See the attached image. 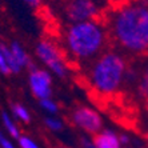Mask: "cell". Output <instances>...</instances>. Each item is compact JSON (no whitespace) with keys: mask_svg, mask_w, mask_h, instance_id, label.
<instances>
[{"mask_svg":"<svg viewBox=\"0 0 148 148\" xmlns=\"http://www.w3.org/2000/svg\"><path fill=\"white\" fill-rule=\"evenodd\" d=\"M111 32L116 44L125 51L135 55L148 52V5L127 3L116 7Z\"/></svg>","mask_w":148,"mask_h":148,"instance_id":"cell-1","label":"cell"},{"mask_svg":"<svg viewBox=\"0 0 148 148\" xmlns=\"http://www.w3.org/2000/svg\"><path fill=\"white\" fill-rule=\"evenodd\" d=\"M106 43V29L97 20L73 23L66 32L68 52L80 60L96 59V56L103 51Z\"/></svg>","mask_w":148,"mask_h":148,"instance_id":"cell-2","label":"cell"},{"mask_svg":"<svg viewBox=\"0 0 148 148\" xmlns=\"http://www.w3.org/2000/svg\"><path fill=\"white\" fill-rule=\"evenodd\" d=\"M125 59L116 52H104L95 59L90 72V82L101 95L115 93L124 82L127 72Z\"/></svg>","mask_w":148,"mask_h":148,"instance_id":"cell-3","label":"cell"},{"mask_svg":"<svg viewBox=\"0 0 148 148\" xmlns=\"http://www.w3.org/2000/svg\"><path fill=\"white\" fill-rule=\"evenodd\" d=\"M36 53L39 59L55 75H58L59 77H64L67 75V62L60 55V49L52 41L41 40L36 47Z\"/></svg>","mask_w":148,"mask_h":148,"instance_id":"cell-4","label":"cell"},{"mask_svg":"<svg viewBox=\"0 0 148 148\" xmlns=\"http://www.w3.org/2000/svg\"><path fill=\"white\" fill-rule=\"evenodd\" d=\"M66 16L72 23L95 20L99 15V8L93 0H69L66 5Z\"/></svg>","mask_w":148,"mask_h":148,"instance_id":"cell-5","label":"cell"},{"mask_svg":"<svg viewBox=\"0 0 148 148\" xmlns=\"http://www.w3.org/2000/svg\"><path fill=\"white\" fill-rule=\"evenodd\" d=\"M73 123L88 134L96 135L103 131V120L95 110L90 107H79L72 114Z\"/></svg>","mask_w":148,"mask_h":148,"instance_id":"cell-6","label":"cell"},{"mask_svg":"<svg viewBox=\"0 0 148 148\" xmlns=\"http://www.w3.org/2000/svg\"><path fill=\"white\" fill-rule=\"evenodd\" d=\"M51 76L44 69L35 68L29 72V87L39 99H47L51 96Z\"/></svg>","mask_w":148,"mask_h":148,"instance_id":"cell-7","label":"cell"},{"mask_svg":"<svg viewBox=\"0 0 148 148\" xmlns=\"http://www.w3.org/2000/svg\"><path fill=\"white\" fill-rule=\"evenodd\" d=\"M92 143L96 148H120L121 145L119 136L110 130H104L96 134L93 136Z\"/></svg>","mask_w":148,"mask_h":148,"instance_id":"cell-8","label":"cell"},{"mask_svg":"<svg viewBox=\"0 0 148 148\" xmlns=\"http://www.w3.org/2000/svg\"><path fill=\"white\" fill-rule=\"evenodd\" d=\"M10 48H11V51H12V53H14L16 62L20 64L21 68L29 66V63L31 62H29V58H28L27 52H25V49L23 48L17 41H12V43L10 44Z\"/></svg>","mask_w":148,"mask_h":148,"instance_id":"cell-9","label":"cell"},{"mask_svg":"<svg viewBox=\"0 0 148 148\" xmlns=\"http://www.w3.org/2000/svg\"><path fill=\"white\" fill-rule=\"evenodd\" d=\"M1 49H3L4 58H5V62H7L8 67H10L11 73H19L21 71V67H20V64L16 62V59H15L14 53H12V51H11L10 45L1 44Z\"/></svg>","mask_w":148,"mask_h":148,"instance_id":"cell-10","label":"cell"},{"mask_svg":"<svg viewBox=\"0 0 148 148\" xmlns=\"http://www.w3.org/2000/svg\"><path fill=\"white\" fill-rule=\"evenodd\" d=\"M1 123H3L4 128L7 130L8 135L14 139H19L20 138V132H19V128L15 124V121L11 119V116L7 112H1Z\"/></svg>","mask_w":148,"mask_h":148,"instance_id":"cell-11","label":"cell"},{"mask_svg":"<svg viewBox=\"0 0 148 148\" xmlns=\"http://www.w3.org/2000/svg\"><path fill=\"white\" fill-rule=\"evenodd\" d=\"M12 114L15 115V117H17L19 120L24 121V123H28L29 121V114H28V111L25 110V107H23L21 104L19 103H15L12 104Z\"/></svg>","mask_w":148,"mask_h":148,"instance_id":"cell-12","label":"cell"},{"mask_svg":"<svg viewBox=\"0 0 148 148\" xmlns=\"http://www.w3.org/2000/svg\"><path fill=\"white\" fill-rule=\"evenodd\" d=\"M139 93H140L141 96L144 97H148V64L145 67V69L143 71L140 76V82H139Z\"/></svg>","mask_w":148,"mask_h":148,"instance_id":"cell-13","label":"cell"},{"mask_svg":"<svg viewBox=\"0 0 148 148\" xmlns=\"http://www.w3.org/2000/svg\"><path fill=\"white\" fill-rule=\"evenodd\" d=\"M40 104H41V107L44 108V110L49 111V112H52V114L58 112V104H56L55 101H52L49 97H47V99H41Z\"/></svg>","mask_w":148,"mask_h":148,"instance_id":"cell-14","label":"cell"},{"mask_svg":"<svg viewBox=\"0 0 148 148\" xmlns=\"http://www.w3.org/2000/svg\"><path fill=\"white\" fill-rule=\"evenodd\" d=\"M17 141H19L20 148H39L38 144H36L34 140H31L28 136H23V135H20V138L17 139Z\"/></svg>","mask_w":148,"mask_h":148,"instance_id":"cell-15","label":"cell"},{"mask_svg":"<svg viewBox=\"0 0 148 148\" xmlns=\"http://www.w3.org/2000/svg\"><path fill=\"white\" fill-rule=\"evenodd\" d=\"M0 73L4 75V76H7V75L11 73L10 67H8L7 62H5V58H4L3 49H1V44H0Z\"/></svg>","mask_w":148,"mask_h":148,"instance_id":"cell-16","label":"cell"},{"mask_svg":"<svg viewBox=\"0 0 148 148\" xmlns=\"http://www.w3.org/2000/svg\"><path fill=\"white\" fill-rule=\"evenodd\" d=\"M45 124L48 125V128L53 130V131H60L63 130V123L58 119H53V117H48L47 120H45Z\"/></svg>","mask_w":148,"mask_h":148,"instance_id":"cell-17","label":"cell"},{"mask_svg":"<svg viewBox=\"0 0 148 148\" xmlns=\"http://www.w3.org/2000/svg\"><path fill=\"white\" fill-rule=\"evenodd\" d=\"M0 147L1 148H16L14 145V143H12L1 131H0Z\"/></svg>","mask_w":148,"mask_h":148,"instance_id":"cell-18","label":"cell"},{"mask_svg":"<svg viewBox=\"0 0 148 148\" xmlns=\"http://www.w3.org/2000/svg\"><path fill=\"white\" fill-rule=\"evenodd\" d=\"M27 4H29V5H32V7H38L39 4L41 3V0H24Z\"/></svg>","mask_w":148,"mask_h":148,"instance_id":"cell-19","label":"cell"},{"mask_svg":"<svg viewBox=\"0 0 148 148\" xmlns=\"http://www.w3.org/2000/svg\"><path fill=\"white\" fill-rule=\"evenodd\" d=\"M145 110H147V112H148V97H145Z\"/></svg>","mask_w":148,"mask_h":148,"instance_id":"cell-20","label":"cell"},{"mask_svg":"<svg viewBox=\"0 0 148 148\" xmlns=\"http://www.w3.org/2000/svg\"><path fill=\"white\" fill-rule=\"evenodd\" d=\"M124 4H127V3H125V0H124Z\"/></svg>","mask_w":148,"mask_h":148,"instance_id":"cell-21","label":"cell"},{"mask_svg":"<svg viewBox=\"0 0 148 148\" xmlns=\"http://www.w3.org/2000/svg\"><path fill=\"white\" fill-rule=\"evenodd\" d=\"M93 1H95V0H93Z\"/></svg>","mask_w":148,"mask_h":148,"instance_id":"cell-22","label":"cell"},{"mask_svg":"<svg viewBox=\"0 0 148 148\" xmlns=\"http://www.w3.org/2000/svg\"><path fill=\"white\" fill-rule=\"evenodd\" d=\"M0 148H1V147H0Z\"/></svg>","mask_w":148,"mask_h":148,"instance_id":"cell-23","label":"cell"}]
</instances>
